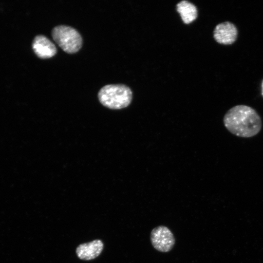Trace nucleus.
<instances>
[{
  "label": "nucleus",
  "instance_id": "1",
  "mask_svg": "<svg viewBox=\"0 0 263 263\" xmlns=\"http://www.w3.org/2000/svg\"><path fill=\"white\" fill-rule=\"evenodd\" d=\"M225 127L232 134L248 138L257 134L262 127V119L256 111L245 105H238L228 110L224 115Z\"/></svg>",
  "mask_w": 263,
  "mask_h": 263
},
{
  "label": "nucleus",
  "instance_id": "2",
  "mask_svg": "<svg viewBox=\"0 0 263 263\" xmlns=\"http://www.w3.org/2000/svg\"><path fill=\"white\" fill-rule=\"evenodd\" d=\"M132 93L124 84H108L98 92V98L104 106L113 110H119L128 107L132 100Z\"/></svg>",
  "mask_w": 263,
  "mask_h": 263
},
{
  "label": "nucleus",
  "instance_id": "3",
  "mask_svg": "<svg viewBox=\"0 0 263 263\" xmlns=\"http://www.w3.org/2000/svg\"><path fill=\"white\" fill-rule=\"evenodd\" d=\"M54 41L64 52L74 54L78 52L82 46V38L75 28L66 25L55 26L52 31Z\"/></svg>",
  "mask_w": 263,
  "mask_h": 263
},
{
  "label": "nucleus",
  "instance_id": "4",
  "mask_svg": "<svg viewBox=\"0 0 263 263\" xmlns=\"http://www.w3.org/2000/svg\"><path fill=\"white\" fill-rule=\"evenodd\" d=\"M150 239L153 248L163 253L171 250L175 244L173 233L164 225H159L153 228L150 232Z\"/></svg>",
  "mask_w": 263,
  "mask_h": 263
},
{
  "label": "nucleus",
  "instance_id": "5",
  "mask_svg": "<svg viewBox=\"0 0 263 263\" xmlns=\"http://www.w3.org/2000/svg\"><path fill=\"white\" fill-rule=\"evenodd\" d=\"M238 37L237 26L228 21L218 24L213 30V38L218 43L225 45L235 43Z\"/></svg>",
  "mask_w": 263,
  "mask_h": 263
},
{
  "label": "nucleus",
  "instance_id": "6",
  "mask_svg": "<svg viewBox=\"0 0 263 263\" xmlns=\"http://www.w3.org/2000/svg\"><path fill=\"white\" fill-rule=\"evenodd\" d=\"M32 48L34 53L39 58H49L57 53L55 44L47 37L43 35L36 36L33 39Z\"/></svg>",
  "mask_w": 263,
  "mask_h": 263
},
{
  "label": "nucleus",
  "instance_id": "7",
  "mask_svg": "<svg viewBox=\"0 0 263 263\" xmlns=\"http://www.w3.org/2000/svg\"><path fill=\"white\" fill-rule=\"evenodd\" d=\"M104 247L103 242L100 240L79 245L76 249V253L79 259L85 261L93 260L102 252Z\"/></svg>",
  "mask_w": 263,
  "mask_h": 263
},
{
  "label": "nucleus",
  "instance_id": "8",
  "mask_svg": "<svg viewBox=\"0 0 263 263\" xmlns=\"http://www.w3.org/2000/svg\"><path fill=\"white\" fill-rule=\"evenodd\" d=\"M176 10L179 13L183 21L189 24L194 21L198 16L196 6L188 0H182L176 5Z\"/></svg>",
  "mask_w": 263,
  "mask_h": 263
},
{
  "label": "nucleus",
  "instance_id": "9",
  "mask_svg": "<svg viewBox=\"0 0 263 263\" xmlns=\"http://www.w3.org/2000/svg\"><path fill=\"white\" fill-rule=\"evenodd\" d=\"M261 94L263 97V80L261 84Z\"/></svg>",
  "mask_w": 263,
  "mask_h": 263
}]
</instances>
